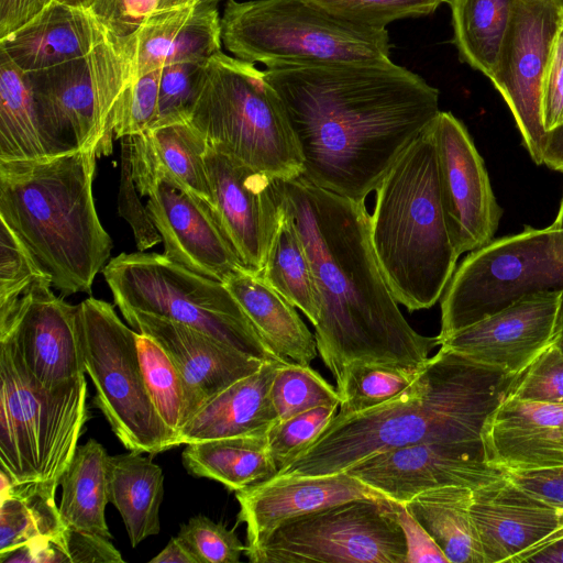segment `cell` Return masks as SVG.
Listing matches in <instances>:
<instances>
[{
	"label": "cell",
	"instance_id": "6da1fadb",
	"mask_svg": "<svg viewBox=\"0 0 563 563\" xmlns=\"http://www.w3.org/2000/svg\"><path fill=\"white\" fill-rule=\"evenodd\" d=\"M295 135L300 177L355 201L376 190L437 118L439 91L387 60L266 67Z\"/></svg>",
	"mask_w": 563,
	"mask_h": 563
},
{
	"label": "cell",
	"instance_id": "7a4b0ae2",
	"mask_svg": "<svg viewBox=\"0 0 563 563\" xmlns=\"http://www.w3.org/2000/svg\"><path fill=\"white\" fill-rule=\"evenodd\" d=\"M278 181L311 262L320 306L314 338L336 388L353 362L420 368L439 336L419 334L400 312L372 246L365 201L300 176Z\"/></svg>",
	"mask_w": 563,
	"mask_h": 563
},
{
	"label": "cell",
	"instance_id": "3957f363",
	"mask_svg": "<svg viewBox=\"0 0 563 563\" xmlns=\"http://www.w3.org/2000/svg\"><path fill=\"white\" fill-rule=\"evenodd\" d=\"M517 376L440 346L402 393L364 411L335 415L275 476L342 473L380 452L422 442L463 444L485 459V422Z\"/></svg>",
	"mask_w": 563,
	"mask_h": 563
},
{
	"label": "cell",
	"instance_id": "277c9868",
	"mask_svg": "<svg viewBox=\"0 0 563 563\" xmlns=\"http://www.w3.org/2000/svg\"><path fill=\"white\" fill-rule=\"evenodd\" d=\"M97 147L29 161H0V220L62 296L91 292L112 241L95 206Z\"/></svg>",
	"mask_w": 563,
	"mask_h": 563
},
{
	"label": "cell",
	"instance_id": "5b68a950",
	"mask_svg": "<svg viewBox=\"0 0 563 563\" xmlns=\"http://www.w3.org/2000/svg\"><path fill=\"white\" fill-rule=\"evenodd\" d=\"M375 191L369 234L385 282L409 311L429 309L442 297L460 256L442 208L432 123Z\"/></svg>",
	"mask_w": 563,
	"mask_h": 563
},
{
	"label": "cell",
	"instance_id": "8992f818",
	"mask_svg": "<svg viewBox=\"0 0 563 563\" xmlns=\"http://www.w3.org/2000/svg\"><path fill=\"white\" fill-rule=\"evenodd\" d=\"M208 146L275 179L302 174L286 111L264 70L219 52L202 63L188 121Z\"/></svg>",
	"mask_w": 563,
	"mask_h": 563
},
{
	"label": "cell",
	"instance_id": "52a82bcc",
	"mask_svg": "<svg viewBox=\"0 0 563 563\" xmlns=\"http://www.w3.org/2000/svg\"><path fill=\"white\" fill-rule=\"evenodd\" d=\"M220 24L234 57L266 67L390 59L386 29L347 21L311 0H227Z\"/></svg>",
	"mask_w": 563,
	"mask_h": 563
},
{
	"label": "cell",
	"instance_id": "ba28073f",
	"mask_svg": "<svg viewBox=\"0 0 563 563\" xmlns=\"http://www.w3.org/2000/svg\"><path fill=\"white\" fill-rule=\"evenodd\" d=\"M0 463L13 483L60 482L88 420L85 375L44 388L0 336Z\"/></svg>",
	"mask_w": 563,
	"mask_h": 563
},
{
	"label": "cell",
	"instance_id": "9c48e42d",
	"mask_svg": "<svg viewBox=\"0 0 563 563\" xmlns=\"http://www.w3.org/2000/svg\"><path fill=\"white\" fill-rule=\"evenodd\" d=\"M133 35H110L89 54L25 73L49 156L112 152L121 101L134 80Z\"/></svg>",
	"mask_w": 563,
	"mask_h": 563
},
{
	"label": "cell",
	"instance_id": "30bf717a",
	"mask_svg": "<svg viewBox=\"0 0 563 563\" xmlns=\"http://www.w3.org/2000/svg\"><path fill=\"white\" fill-rule=\"evenodd\" d=\"M102 274L119 310L189 325L262 361L289 362L264 342L222 282L198 275L164 254L121 253Z\"/></svg>",
	"mask_w": 563,
	"mask_h": 563
},
{
	"label": "cell",
	"instance_id": "8fae6325",
	"mask_svg": "<svg viewBox=\"0 0 563 563\" xmlns=\"http://www.w3.org/2000/svg\"><path fill=\"white\" fill-rule=\"evenodd\" d=\"M563 290V229L526 227L470 252L441 300L439 341L523 296Z\"/></svg>",
	"mask_w": 563,
	"mask_h": 563
},
{
	"label": "cell",
	"instance_id": "7c38bea8",
	"mask_svg": "<svg viewBox=\"0 0 563 563\" xmlns=\"http://www.w3.org/2000/svg\"><path fill=\"white\" fill-rule=\"evenodd\" d=\"M86 373L95 387L93 404L125 449L157 454L175 446L144 380L137 334L112 305L88 298L77 305Z\"/></svg>",
	"mask_w": 563,
	"mask_h": 563
},
{
	"label": "cell",
	"instance_id": "4fadbf2b",
	"mask_svg": "<svg viewBox=\"0 0 563 563\" xmlns=\"http://www.w3.org/2000/svg\"><path fill=\"white\" fill-rule=\"evenodd\" d=\"M253 563H406L404 532L389 499H355L278 526Z\"/></svg>",
	"mask_w": 563,
	"mask_h": 563
},
{
	"label": "cell",
	"instance_id": "5bb4252c",
	"mask_svg": "<svg viewBox=\"0 0 563 563\" xmlns=\"http://www.w3.org/2000/svg\"><path fill=\"white\" fill-rule=\"evenodd\" d=\"M562 16L549 0H518L489 76L511 111L522 143L541 165L547 130L542 87Z\"/></svg>",
	"mask_w": 563,
	"mask_h": 563
},
{
	"label": "cell",
	"instance_id": "9a60e30c",
	"mask_svg": "<svg viewBox=\"0 0 563 563\" xmlns=\"http://www.w3.org/2000/svg\"><path fill=\"white\" fill-rule=\"evenodd\" d=\"M52 287L43 276L0 302V336L12 340L34 382L48 389L86 373L77 305L55 296Z\"/></svg>",
	"mask_w": 563,
	"mask_h": 563
},
{
	"label": "cell",
	"instance_id": "2e32d148",
	"mask_svg": "<svg viewBox=\"0 0 563 563\" xmlns=\"http://www.w3.org/2000/svg\"><path fill=\"white\" fill-rule=\"evenodd\" d=\"M442 208L459 255L494 240L503 210L466 126L451 112L432 122Z\"/></svg>",
	"mask_w": 563,
	"mask_h": 563
},
{
	"label": "cell",
	"instance_id": "e0dca14e",
	"mask_svg": "<svg viewBox=\"0 0 563 563\" xmlns=\"http://www.w3.org/2000/svg\"><path fill=\"white\" fill-rule=\"evenodd\" d=\"M133 178L141 196L148 197L146 209L168 260L222 283L247 269L207 201L163 173L133 174Z\"/></svg>",
	"mask_w": 563,
	"mask_h": 563
},
{
	"label": "cell",
	"instance_id": "ac0fdd59",
	"mask_svg": "<svg viewBox=\"0 0 563 563\" xmlns=\"http://www.w3.org/2000/svg\"><path fill=\"white\" fill-rule=\"evenodd\" d=\"M205 163L217 220L243 265L261 274L279 227V179L208 146Z\"/></svg>",
	"mask_w": 563,
	"mask_h": 563
},
{
	"label": "cell",
	"instance_id": "d6986e66",
	"mask_svg": "<svg viewBox=\"0 0 563 563\" xmlns=\"http://www.w3.org/2000/svg\"><path fill=\"white\" fill-rule=\"evenodd\" d=\"M387 499L406 504L444 486L477 490L507 478L471 448L452 442H422L375 454L346 471Z\"/></svg>",
	"mask_w": 563,
	"mask_h": 563
},
{
	"label": "cell",
	"instance_id": "ffe728a7",
	"mask_svg": "<svg viewBox=\"0 0 563 563\" xmlns=\"http://www.w3.org/2000/svg\"><path fill=\"white\" fill-rule=\"evenodd\" d=\"M559 298L560 291L523 296L452 333L440 346L475 363L519 374L555 342Z\"/></svg>",
	"mask_w": 563,
	"mask_h": 563
},
{
	"label": "cell",
	"instance_id": "44dd1931",
	"mask_svg": "<svg viewBox=\"0 0 563 563\" xmlns=\"http://www.w3.org/2000/svg\"><path fill=\"white\" fill-rule=\"evenodd\" d=\"M120 311L132 329L152 338L176 366L185 390L186 422L212 397L265 362L189 325L135 310Z\"/></svg>",
	"mask_w": 563,
	"mask_h": 563
},
{
	"label": "cell",
	"instance_id": "7402d4cb",
	"mask_svg": "<svg viewBox=\"0 0 563 563\" xmlns=\"http://www.w3.org/2000/svg\"><path fill=\"white\" fill-rule=\"evenodd\" d=\"M239 521L246 525V551L261 545L282 523L355 499H387L347 472L273 476L235 492ZM244 552V553H245Z\"/></svg>",
	"mask_w": 563,
	"mask_h": 563
},
{
	"label": "cell",
	"instance_id": "603a6c76",
	"mask_svg": "<svg viewBox=\"0 0 563 563\" xmlns=\"http://www.w3.org/2000/svg\"><path fill=\"white\" fill-rule=\"evenodd\" d=\"M471 515L484 563L520 560L563 529V512L508 478L473 492Z\"/></svg>",
	"mask_w": 563,
	"mask_h": 563
},
{
	"label": "cell",
	"instance_id": "cb8c5ba5",
	"mask_svg": "<svg viewBox=\"0 0 563 563\" xmlns=\"http://www.w3.org/2000/svg\"><path fill=\"white\" fill-rule=\"evenodd\" d=\"M485 461L506 471L563 466V405L506 397L483 429Z\"/></svg>",
	"mask_w": 563,
	"mask_h": 563
},
{
	"label": "cell",
	"instance_id": "d4e9b609",
	"mask_svg": "<svg viewBox=\"0 0 563 563\" xmlns=\"http://www.w3.org/2000/svg\"><path fill=\"white\" fill-rule=\"evenodd\" d=\"M110 35L90 10L53 0L1 37L0 51L27 73L86 56Z\"/></svg>",
	"mask_w": 563,
	"mask_h": 563
},
{
	"label": "cell",
	"instance_id": "484cf974",
	"mask_svg": "<svg viewBox=\"0 0 563 563\" xmlns=\"http://www.w3.org/2000/svg\"><path fill=\"white\" fill-rule=\"evenodd\" d=\"M217 7L186 5L159 11L134 33V79L164 66L203 62L221 52Z\"/></svg>",
	"mask_w": 563,
	"mask_h": 563
},
{
	"label": "cell",
	"instance_id": "4316f807",
	"mask_svg": "<svg viewBox=\"0 0 563 563\" xmlns=\"http://www.w3.org/2000/svg\"><path fill=\"white\" fill-rule=\"evenodd\" d=\"M283 363L286 362L265 361L256 372L212 397L183 427L177 446L221 438L267 434L278 422L271 387Z\"/></svg>",
	"mask_w": 563,
	"mask_h": 563
},
{
	"label": "cell",
	"instance_id": "83f0119b",
	"mask_svg": "<svg viewBox=\"0 0 563 563\" xmlns=\"http://www.w3.org/2000/svg\"><path fill=\"white\" fill-rule=\"evenodd\" d=\"M223 284L261 338L276 354L305 365H309L317 357L316 338L300 319L295 306L260 274L241 269Z\"/></svg>",
	"mask_w": 563,
	"mask_h": 563
},
{
	"label": "cell",
	"instance_id": "f1b7e54d",
	"mask_svg": "<svg viewBox=\"0 0 563 563\" xmlns=\"http://www.w3.org/2000/svg\"><path fill=\"white\" fill-rule=\"evenodd\" d=\"M131 137L133 174H166L212 207L205 163L208 142L195 126L173 123Z\"/></svg>",
	"mask_w": 563,
	"mask_h": 563
},
{
	"label": "cell",
	"instance_id": "f546056e",
	"mask_svg": "<svg viewBox=\"0 0 563 563\" xmlns=\"http://www.w3.org/2000/svg\"><path fill=\"white\" fill-rule=\"evenodd\" d=\"M142 453L109 456L108 495L120 512L131 545L159 533V508L164 495L162 468Z\"/></svg>",
	"mask_w": 563,
	"mask_h": 563
},
{
	"label": "cell",
	"instance_id": "4dcf8cb0",
	"mask_svg": "<svg viewBox=\"0 0 563 563\" xmlns=\"http://www.w3.org/2000/svg\"><path fill=\"white\" fill-rule=\"evenodd\" d=\"M185 445L181 460L187 472L196 477L217 481L230 490L243 489L278 472L267 434L221 438Z\"/></svg>",
	"mask_w": 563,
	"mask_h": 563
},
{
	"label": "cell",
	"instance_id": "1f68e13d",
	"mask_svg": "<svg viewBox=\"0 0 563 563\" xmlns=\"http://www.w3.org/2000/svg\"><path fill=\"white\" fill-rule=\"evenodd\" d=\"M0 501V562L36 540L54 539L67 529L55 501L58 482L13 483L3 471Z\"/></svg>",
	"mask_w": 563,
	"mask_h": 563
},
{
	"label": "cell",
	"instance_id": "d6a6232c",
	"mask_svg": "<svg viewBox=\"0 0 563 563\" xmlns=\"http://www.w3.org/2000/svg\"><path fill=\"white\" fill-rule=\"evenodd\" d=\"M109 456L93 439L78 445L59 482V512L67 529L112 539L106 521Z\"/></svg>",
	"mask_w": 563,
	"mask_h": 563
},
{
	"label": "cell",
	"instance_id": "836d02e7",
	"mask_svg": "<svg viewBox=\"0 0 563 563\" xmlns=\"http://www.w3.org/2000/svg\"><path fill=\"white\" fill-rule=\"evenodd\" d=\"M473 492L461 486H444L423 492L405 504L449 563H484L471 515Z\"/></svg>",
	"mask_w": 563,
	"mask_h": 563
},
{
	"label": "cell",
	"instance_id": "e575fe53",
	"mask_svg": "<svg viewBox=\"0 0 563 563\" xmlns=\"http://www.w3.org/2000/svg\"><path fill=\"white\" fill-rule=\"evenodd\" d=\"M47 156L25 71L0 51V161Z\"/></svg>",
	"mask_w": 563,
	"mask_h": 563
},
{
	"label": "cell",
	"instance_id": "d590c367",
	"mask_svg": "<svg viewBox=\"0 0 563 563\" xmlns=\"http://www.w3.org/2000/svg\"><path fill=\"white\" fill-rule=\"evenodd\" d=\"M518 0H449L460 59L489 78Z\"/></svg>",
	"mask_w": 563,
	"mask_h": 563
},
{
	"label": "cell",
	"instance_id": "8d00e7d4",
	"mask_svg": "<svg viewBox=\"0 0 563 563\" xmlns=\"http://www.w3.org/2000/svg\"><path fill=\"white\" fill-rule=\"evenodd\" d=\"M260 275L286 300L301 310L313 325L317 324L320 306L311 262L291 218L284 209Z\"/></svg>",
	"mask_w": 563,
	"mask_h": 563
},
{
	"label": "cell",
	"instance_id": "74e56055",
	"mask_svg": "<svg viewBox=\"0 0 563 563\" xmlns=\"http://www.w3.org/2000/svg\"><path fill=\"white\" fill-rule=\"evenodd\" d=\"M137 350L150 397L177 446L178 435L186 423L180 375L170 357L152 338L139 333Z\"/></svg>",
	"mask_w": 563,
	"mask_h": 563
},
{
	"label": "cell",
	"instance_id": "f35d334b",
	"mask_svg": "<svg viewBox=\"0 0 563 563\" xmlns=\"http://www.w3.org/2000/svg\"><path fill=\"white\" fill-rule=\"evenodd\" d=\"M420 368L351 363L341 386L336 388L341 397L339 415L364 411L393 399L409 387Z\"/></svg>",
	"mask_w": 563,
	"mask_h": 563
},
{
	"label": "cell",
	"instance_id": "ab89813d",
	"mask_svg": "<svg viewBox=\"0 0 563 563\" xmlns=\"http://www.w3.org/2000/svg\"><path fill=\"white\" fill-rule=\"evenodd\" d=\"M271 396L278 421L320 406L340 407L341 397L309 365L286 362L279 365L271 387Z\"/></svg>",
	"mask_w": 563,
	"mask_h": 563
},
{
	"label": "cell",
	"instance_id": "60d3db41",
	"mask_svg": "<svg viewBox=\"0 0 563 563\" xmlns=\"http://www.w3.org/2000/svg\"><path fill=\"white\" fill-rule=\"evenodd\" d=\"M347 21L385 29L393 21L431 14L444 0H311Z\"/></svg>",
	"mask_w": 563,
	"mask_h": 563
},
{
	"label": "cell",
	"instance_id": "b9f144b4",
	"mask_svg": "<svg viewBox=\"0 0 563 563\" xmlns=\"http://www.w3.org/2000/svg\"><path fill=\"white\" fill-rule=\"evenodd\" d=\"M336 406H320L276 422L267 432L278 471L313 443L335 417Z\"/></svg>",
	"mask_w": 563,
	"mask_h": 563
},
{
	"label": "cell",
	"instance_id": "7bdbcfd3",
	"mask_svg": "<svg viewBox=\"0 0 563 563\" xmlns=\"http://www.w3.org/2000/svg\"><path fill=\"white\" fill-rule=\"evenodd\" d=\"M177 537L198 563H238L246 551L234 532L203 515L183 525Z\"/></svg>",
	"mask_w": 563,
	"mask_h": 563
},
{
	"label": "cell",
	"instance_id": "ee69618b",
	"mask_svg": "<svg viewBox=\"0 0 563 563\" xmlns=\"http://www.w3.org/2000/svg\"><path fill=\"white\" fill-rule=\"evenodd\" d=\"M203 62L176 63L161 68L157 118L151 129L189 121Z\"/></svg>",
	"mask_w": 563,
	"mask_h": 563
},
{
	"label": "cell",
	"instance_id": "f6af8a7d",
	"mask_svg": "<svg viewBox=\"0 0 563 563\" xmlns=\"http://www.w3.org/2000/svg\"><path fill=\"white\" fill-rule=\"evenodd\" d=\"M507 397L563 405V350L554 342L523 372Z\"/></svg>",
	"mask_w": 563,
	"mask_h": 563
},
{
	"label": "cell",
	"instance_id": "bcb514c9",
	"mask_svg": "<svg viewBox=\"0 0 563 563\" xmlns=\"http://www.w3.org/2000/svg\"><path fill=\"white\" fill-rule=\"evenodd\" d=\"M120 140L121 173L118 211L132 228L137 250L146 251L159 243L162 236L154 225L146 206L144 207L142 205L137 194L132 173V137L131 135H126Z\"/></svg>",
	"mask_w": 563,
	"mask_h": 563
},
{
	"label": "cell",
	"instance_id": "7dc6e473",
	"mask_svg": "<svg viewBox=\"0 0 563 563\" xmlns=\"http://www.w3.org/2000/svg\"><path fill=\"white\" fill-rule=\"evenodd\" d=\"M161 68L133 80L117 115L114 135L122 139L150 130L157 118Z\"/></svg>",
	"mask_w": 563,
	"mask_h": 563
},
{
	"label": "cell",
	"instance_id": "c3c4849f",
	"mask_svg": "<svg viewBox=\"0 0 563 563\" xmlns=\"http://www.w3.org/2000/svg\"><path fill=\"white\" fill-rule=\"evenodd\" d=\"M46 275L37 266L31 253L21 240L3 221H1L0 302H4L20 296L37 278Z\"/></svg>",
	"mask_w": 563,
	"mask_h": 563
},
{
	"label": "cell",
	"instance_id": "681fc988",
	"mask_svg": "<svg viewBox=\"0 0 563 563\" xmlns=\"http://www.w3.org/2000/svg\"><path fill=\"white\" fill-rule=\"evenodd\" d=\"M161 2L162 0H95L89 10L111 35L126 37L159 12Z\"/></svg>",
	"mask_w": 563,
	"mask_h": 563
},
{
	"label": "cell",
	"instance_id": "f907efd6",
	"mask_svg": "<svg viewBox=\"0 0 563 563\" xmlns=\"http://www.w3.org/2000/svg\"><path fill=\"white\" fill-rule=\"evenodd\" d=\"M390 507L404 532L407 549L406 563H449L443 551L409 512L405 504L390 500Z\"/></svg>",
	"mask_w": 563,
	"mask_h": 563
},
{
	"label": "cell",
	"instance_id": "816d5d0a",
	"mask_svg": "<svg viewBox=\"0 0 563 563\" xmlns=\"http://www.w3.org/2000/svg\"><path fill=\"white\" fill-rule=\"evenodd\" d=\"M542 119L547 132L563 123V22L543 80Z\"/></svg>",
	"mask_w": 563,
	"mask_h": 563
},
{
	"label": "cell",
	"instance_id": "f5cc1de1",
	"mask_svg": "<svg viewBox=\"0 0 563 563\" xmlns=\"http://www.w3.org/2000/svg\"><path fill=\"white\" fill-rule=\"evenodd\" d=\"M507 478L533 497L563 509V466L507 471Z\"/></svg>",
	"mask_w": 563,
	"mask_h": 563
},
{
	"label": "cell",
	"instance_id": "db71d44e",
	"mask_svg": "<svg viewBox=\"0 0 563 563\" xmlns=\"http://www.w3.org/2000/svg\"><path fill=\"white\" fill-rule=\"evenodd\" d=\"M64 549L68 563H121V553L110 539L82 531L66 529Z\"/></svg>",
	"mask_w": 563,
	"mask_h": 563
},
{
	"label": "cell",
	"instance_id": "11a10c76",
	"mask_svg": "<svg viewBox=\"0 0 563 563\" xmlns=\"http://www.w3.org/2000/svg\"><path fill=\"white\" fill-rule=\"evenodd\" d=\"M53 0H0V38L22 26Z\"/></svg>",
	"mask_w": 563,
	"mask_h": 563
},
{
	"label": "cell",
	"instance_id": "9f6ffc18",
	"mask_svg": "<svg viewBox=\"0 0 563 563\" xmlns=\"http://www.w3.org/2000/svg\"><path fill=\"white\" fill-rule=\"evenodd\" d=\"M523 562L563 563V529L533 549Z\"/></svg>",
	"mask_w": 563,
	"mask_h": 563
},
{
	"label": "cell",
	"instance_id": "6f0895ef",
	"mask_svg": "<svg viewBox=\"0 0 563 563\" xmlns=\"http://www.w3.org/2000/svg\"><path fill=\"white\" fill-rule=\"evenodd\" d=\"M542 164L563 173V123L547 132Z\"/></svg>",
	"mask_w": 563,
	"mask_h": 563
},
{
	"label": "cell",
	"instance_id": "680465c9",
	"mask_svg": "<svg viewBox=\"0 0 563 563\" xmlns=\"http://www.w3.org/2000/svg\"><path fill=\"white\" fill-rule=\"evenodd\" d=\"M152 563H198L196 558L188 551L180 539L176 536L155 558Z\"/></svg>",
	"mask_w": 563,
	"mask_h": 563
},
{
	"label": "cell",
	"instance_id": "91938a15",
	"mask_svg": "<svg viewBox=\"0 0 563 563\" xmlns=\"http://www.w3.org/2000/svg\"><path fill=\"white\" fill-rule=\"evenodd\" d=\"M555 343L563 350V290L560 291L559 298Z\"/></svg>",
	"mask_w": 563,
	"mask_h": 563
},
{
	"label": "cell",
	"instance_id": "94428289",
	"mask_svg": "<svg viewBox=\"0 0 563 563\" xmlns=\"http://www.w3.org/2000/svg\"><path fill=\"white\" fill-rule=\"evenodd\" d=\"M220 0H179L178 7L186 5H201V7H217Z\"/></svg>",
	"mask_w": 563,
	"mask_h": 563
},
{
	"label": "cell",
	"instance_id": "6125c7cd",
	"mask_svg": "<svg viewBox=\"0 0 563 563\" xmlns=\"http://www.w3.org/2000/svg\"><path fill=\"white\" fill-rule=\"evenodd\" d=\"M68 5L88 9L92 5L95 0H55Z\"/></svg>",
	"mask_w": 563,
	"mask_h": 563
},
{
	"label": "cell",
	"instance_id": "be15d7a7",
	"mask_svg": "<svg viewBox=\"0 0 563 563\" xmlns=\"http://www.w3.org/2000/svg\"><path fill=\"white\" fill-rule=\"evenodd\" d=\"M552 228L554 229H563V197H562V200H561V203H560V209H559V212H558V216L554 220V222L551 224Z\"/></svg>",
	"mask_w": 563,
	"mask_h": 563
},
{
	"label": "cell",
	"instance_id": "e7e4bbea",
	"mask_svg": "<svg viewBox=\"0 0 563 563\" xmlns=\"http://www.w3.org/2000/svg\"><path fill=\"white\" fill-rule=\"evenodd\" d=\"M178 1L179 0H162L159 11H164V10L172 9V8H177Z\"/></svg>",
	"mask_w": 563,
	"mask_h": 563
},
{
	"label": "cell",
	"instance_id": "03108f58",
	"mask_svg": "<svg viewBox=\"0 0 563 563\" xmlns=\"http://www.w3.org/2000/svg\"><path fill=\"white\" fill-rule=\"evenodd\" d=\"M560 12L563 20V0H549Z\"/></svg>",
	"mask_w": 563,
	"mask_h": 563
},
{
	"label": "cell",
	"instance_id": "003e7915",
	"mask_svg": "<svg viewBox=\"0 0 563 563\" xmlns=\"http://www.w3.org/2000/svg\"><path fill=\"white\" fill-rule=\"evenodd\" d=\"M561 510H562V512H563V509H561Z\"/></svg>",
	"mask_w": 563,
	"mask_h": 563
}]
</instances>
